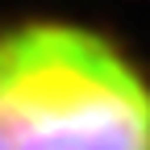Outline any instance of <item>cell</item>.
<instances>
[{"label":"cell","instance_id":"cell-1","mask_svg":"<svg viewBox=\"0 0 150 150\" xmlns=\"http://www.w3.org/2000/svg\"><path fill=\"white\" fill-rule=\"evenodd\" d=\"M0 150H150V59L92 17H0Z\"/></svg>","mask_w":150,"mask_h":150}]
</instances>
